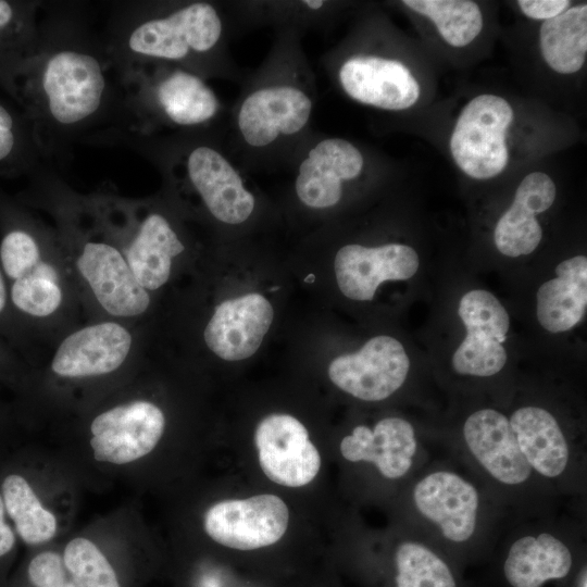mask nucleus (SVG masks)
Masks as SVG:
<instances>
[{
  "label": "nucleus",
  "mask_w": 587,
  "mask_h": 587,
  "mask_svg": "<svg viewBox=\"0 0 587 587\" xmlns=\"http://www.w3.org/2000/svg\"><path fill=\"white\" fill-rule=\"evenodd\" d=\"M122 86L89 10L82 1H41L33 55L17 80L18 108L43 159L64 168L76 143L112 127Z\"/></svg>",
  "instance_id": "obj_1"
},
{
  "label": "nucleus",
  "mask_w": 587,
  "mask_h": 587,
  "mask_svg": "<svg viewBox=\"0 0 587 587\" xmlns=\"http://www.w3.org/2000/svg\"><path fill=\"white\" fill-rule=\"evenodd\" d=\"M0 266L12 311L32 342L74 328L82 301L55 228L1 186Z\"/></svg>",
  "instance_id": "obj_2"
},
{
  "label": "nucleus",
  "mask_w": 587,
  "mask_h": 587,
  "mask_svg": "<svg viewBox=\"0 0 587 587\" xmlns=\"http://www.w3.org/2000/svg\"><path fill=\"white\" fill-rule=\"evenodd\" d=\"M224 34L218 7L198 0L112 1L102 32L120 78L153 65L177 66L205 78L215 73Z\"/></svg>",
  "instance_id": "obj_3"
},
{
  "label": "nucleus",
  "mask_w": 587,
  "mask_h": 587,
  "mask_svg": "<svg viewBox=\"0 0 587 587\" xmlns=\"http://www.w3.org/2000/svg\"><path fill=\"white\" fill-rule=\"evenodd\" d=\"M412 529L463 571L487 564L511 517L465 466L429 461L409 483Z\"/></svg>",
  "instance_id": "obj_4"
},
{
  "label": "nucleus",
  "mask_w": 587,
  "mask_h": 587,
  "mask_svg": "<svg viewBox=\"0 0 587 587\" xmlns=\"http://www.w3.org/2000/svg\"><path fill=\"white\" fill-rule=\"evenodd\" d=\"M553 510L512 519L491 557L487 587H571L587 561L580 525Z\"/></svg>",
  "instance_id": "obj_5"
},
{
  "label": "nucleus",
  "mask_w": 587,
  "mask_h": 587,
  "mask_svg": "<svg viewBox=\"0 0 587 587\" xmlns=\"http://www.w3.org/2000/svg\"><path fill=\"white\" fill-rule=\"evenodd\" d=\"M122 101L115 124L109 128L143 136L209 132L221 102L205 79L188 70L153 65L120 78Z\"/></svg>",
  "instance_id": "obj_6"
},
{
  "label": "nucleus",
  "mask_w": 587,
  "mask_h": 587,
  "mask_svg": "<svg viewBox=\"0 0 587 587\" xmlns=\"http://www.w3.org/2000/svg\"><path fill=\"white\" fill-rule=\"evenodd\" d=\"M453 450L511 519L554 509L557 497L526 461L502 412L482 408L469 414L461 448Z\"/></svg>",
  "instance_id": "obj_7"
},
{
  "label": "nucleus",
  "mask_w": 587,
  "mask_h": 587,
  "mask_svg": "<svg viewBox=\"0 0 587 587\" xmlns=\"http://www.w3.org/2000/svg\"><path fill=\"white\" fill-rule=\"evenodd\" d=\"M517 445L539 479L558 496L582 494L585 453L546 408L523 405L508 416Z\"/></svg>",
  "instance_id": "obj_8"
},
{
  "label": "nucleus",
  "mask_w": 587,
  "mask_h": 587,
  "mask_svg": "<svg viewBox=\"0 0 587 587\" xmlns=\"http://www.w3.org/2000/svg\"><path fill=\"white\" fill-rule=\"evenodd\" d=\"M137 324L101 319L76 326L62 335L49 362L61 379L105 377L137 357Z\"/></svg>",
  "instance_id": "obj_9"
},
{
  "label": "nucleus",
  "mask_w": 587,
  "mask_h": 587,
  "mask_svg": "<svg viewBox=\"0 0 587 587\" xmlns=\"http://www.w3.org/2000/svg\"><path fill=\"white\" fill-rule=\"evenodd\" d=\"M313 111L310 93L298 83L276 79L253 87L236 112V127L242 142L260 150L301 134Z\"/></svg>",
  "instance_id": "obj_10"
},
{
  "label": "nucleus",
  "mask_w": 587,
  "mask_h": 587,
  "mask_svg": "<svg viewBox=\"0 0 587 587\" xmlns=\"http://www.w3.org/2000/svg\"><path fill=\"white\" fill-rule=\"evenodd\" d=\"M513 120L511 105L501 97L480 95L458 117L450 138L458 166L476 179L500 174L508 163L505 133Z\"/></svg>",
  "instance_id": "obj_11"
},
{
  "label": "nucleus",
  "mask_w": 587,
  "mask_h": 587,
  "mask_svg": "<svg viewBox=\"0 0 587 587\" xmlns=\"http://www.w3.org/2000/svg\"><path fill=\"white\" fill-rule=\"evenodd\" d=\"M350 463L371 464L380 477L408 483L429 462L413 424L400 416H387L373 427L357 425L339 445Z\"/></svg>",
  "instance_id": "obj_12"
},
{
  "label": "nucleus",
  "mask_w": 587,
  "mask_h": 587,
  "mask_svg": "<svg viewBox=\"0 0 587 587\" xmlns=\"http://www.w3.org/2000/svg\"><path fill=\"white\" fill-rule=\"evenodd\" d=\"M288 523L287 504L272 494L222 500L211 505L203 516L209 537L237 551H253L278 542Z\"/></svg>",
  "instance_id": "obj_13"
},
{
  "label": "nucleus",
  "mask_w": 587,
  "mask_h": 587,
  "mask_svg": "<svg viewBox=\"0 0 587 587\" xmlns=\"http://www.w3.org/2000/svg\"><path fill=\"white\" fill-rule=\"evenodd\" d=\"M89 429L93 458L121 465L146 457L157 447L165 429V415L149 400L132 399L98 413Z\"/></svg>",
  "instance_id": "obj_14"
},
{
  "label": "nucleus",
  "mask_w": 587,
  "mask_h": 587,
  "mask_svg": "<svg viewBox=\"0 0 587 587\" xmlns=\"http://www.w3.org/2000/svg\"><path fill=\"white\" fill-rule=\"evenodd\" d=\"M410 370L407 352L397 339L380 335L359 351L335 358L328 366L334 385L369 402L392 396L404 384Z\"/></svg>",
  "instance_id": "obj_15"
},
{
  "label": "nucleus",
  "mask_w": 587,
  "mask_h": 587,
  "mask_svg": "<svg viewBox=\"0 0 587 587\" xmlns=\"http://www.w3.org/2000/svg\"><path fill=\"white\" fill-rule=\"evenodd\" d=\"M259 464L275 484L301 487L311 483L321 467V455L305 426L289 414L265 416L254 432Z\"/></svg>",
  "instance_id": "obj_16"
},
{
  "label": "nucleus",
  "mask_w": 587,
  "mask_h": 587,
  "mask_svg": "<svg viewBox=\"0 0 587 587\" xmlns=\"http://www.w3.org/2000/svg\"><path fill=\"white\" fill-rule=\"evenodd\" d=\"M363 165L362 153L350 141L337 137L320 139L298 163L296 195L311 209L332 208L341 199L344 183L357 178Z\"/></svg>",
  "instance_id": "obj_17"
},
{
  "label": "nucleus",
  "mask_w": 587,
  "mask_h": 587,
  "mask_svg": "<svg viewBox=\"0 0 587 587\" xmlns=\"http://www.w3.org/2000/svg\"><path fill=\"white\" fill-rule=\"evenodd\" d=\"M334 265L340 291L349 299L370 301L383 282L411 278L419 268V257L407 245L370 248L353 243L337 251Z\"/></svg>",
  "instance_id": "obj_18"
},
{
  "label": "nucleus",
  "mask_w": 587,
  "mask_h": 587,
  "mask_svg": "<svg viewBox=\"0 0 587 587\" xmlns=\"http://www.w3.org/2000/svg\"><path fill=\"white\" fill-rule=\"evenodd\" d=\"M338 82L353 100L384 110H404L420 97V86L409 68L395 59L353 55L338 68Z\"/></svg>",
  "instance_id": "obj_19"
},
{
  "label": "nucleus",
  "mask_w": 587,
  "mask_h": 587,
  "mask_svg": "<svg viewBox=\"0 0 587 587\" xmlns=\"http://www.w3.org/2000/svg\"><path fill=\"white\" fill-rule=\"evenodd\" d=\"M273 317L272 304L259 294L223 301L204 327V342L225 361L247 359L261 346Z\"/></svg>",
  "instance_id": "obj_20"
},
{
  "label": "nucleus",
  "mask_w": 587,
  "mask_h": 587,
  "mask_svg": "<svg viewBox=\"0 0 587 587\" xmlns=\"http://www.w3.org/2000/svg\"><path fill=\"white\" fill-rule=\"evenodd\" d=\"M433 542L411 528L398 539L372 583L382 587H475Z\"/></svg>",
  "instance_id": "obj_21"
},
{
  "label": "nucleus",
  "mask_w": 587,
  "mask_h": 587,
  "mask_svg": "<svg viewBox=\"0 0 587 587\" xmlns=\"http://www.w3.org/2000/svg\"><path fill=\"white\" fill-rule=\"evenodd\" d=\"M40 0H0V88L17 102V80L34 53Z\"/></svg>",
  "instance_id": "obj_22"
},
{
  "label": "nucleus",
  "mask_w": 587,
  "mask_h": 587,
  "mask_svg": "<svg viewBox=\"0 0 587 587\" xmlns=\"http://www.w3.org/2000/svg\"><path fill=\"white\" fill-rule=\"evenodd\" d=\"M557 277L544 283L537 291V319L551 333L573 328L584 316L587 305V259L577 255L555 267Z\"/></svg>",
  "instance_id": "obj_23"
},
{
  "label": "nucleus",
  "mask_w": 587,
  "mask_h": 587,
  "mask_svg": "<svg viewBox=\"0 0 587 587\" xmlns=\"http://www.w3.org/2000/svg\"><path fill=\"white\" fill-rule=\"evenodd\" d=\"M539 43L547 64L558 73L579 71L587 53V5H575L545 21Z\"/></svg>",
  "instance_id": "obj_24"
},
{
  "label": "nucleus",
  "mask_w": 587,
  "mask_h": 587,
  "mask_svg": "<svg viewBox=\"0 0 587 587\" xmlns=\"http://www.w3.org/2000/svg\"><path fill=\"white\" fill-rule=\"evenodd\" d=\"M0 494L23 542L37 546L52 539L57 533L55 516L42 505L25 475L16 471L5 473L0 480Z\"/></svg>",
  "instance_id": "obj_25"
},
{
  "label": "nucleus",
  "mask_w": 587,
  "mask_h": 587,
  "mask_svg": "<svg viewBox=\"0 0 587 587\" xmlns=\"http://www.w3.org/2000/svg\"><path fill=\"white\" fill-rule=\"evenodd\" d=\"M42 162L32 123L20 108L0 98V176L27 177Z\"/></svg>",
  "instance_id": "obj_26"
},
{
  "label": "nucleus",
  "mask_w": 587,
  "mask_h": 587,
  "mask_svg": "<svg viewBox=\"0 0 587 587\" xmlns=\"http://www.w3.org/2000/svg\"><path fill=\"white\" fill-rule=\"evenodd\" d=\"M402 3L432 20L441 37L453 47L469 45L483 27L480 10L473 1L404 0Z\"/></svg>",
  "instance_id": "obj_27"
},
{
  "label": "nucleus",
  "mask_w": 587,
  "mask_h": 587,
  "mask_svg": "<svg viewBox=\"0 0 587 587\" xmlns=\"http://www.w3.org/2000/svg\"><path fill=\"white\" fill-rule=\"evenodd\" d=\"M62 559L76 587H123L116 569L87 538L77 537L68 541Z\"/></svg>",
  "instance_id": "obj_28"
},
{
  "label": "nucleus",
  "mask_w": 587,
  "mask_h": 587,
  "mask_svg": "<svg viewBox=\"0 0 587 587\" xmlns=\"http://www.w3.org/2000/svg\"><path fill=\"white\" fill-rule=\"evenodd\" d=\"M541 237L536 214L514 200L499 218L494 232L497 249L512 258L532 253Z\"/></svg>",
  "instance_id": "obj_29"
},
{
  "label": "nucleus",
  "mask_w": 587,
  "mask_h": 587,
  "mask_svg": "<svg viewBox=\"0 0 587 587\" xmlns=\"http://www.w3.org/2000/svg\"><path fill=\"white\" fill-rule=\"evenodd\" d=\"M459 315L467 333L491 338L502 344L510 327L507 310L486 290H471L459 303Z\"/></svg>",
  "instance_id": "obj_30"
},
{
  "label": "nucleus",
  "mask_w": 587,
  "mask_h": 587,
  "mask_svg": "<svg viewBox=\"0 0 587 587\" xmlns=\"http://www.w3.org/2000/svg\"><path fill=\"white\" fill-rule=\"evenodd\" d=\"M507 352L495 339L467 333L452 355V366L460 375L489 377L505 365Z\"/></svg>",
  "instance_id": "obj_31"
},
{
  "label": "nucleus",
  "mask_w": 587,
  "mask_h": 587,
  "mask_svg": "<svg viewBox=\"0 0 587 587\" xmlns=\"http://www.w3.org/2000/svg\"><path fill=\"white\" fill-rule=\"evenodd\" d=\"M4 587H76L68 575L62 555L41 551L29 559L23 571Z\"/></svg>",
  "instance_id": "obj_32"
},
{
  "label": "nucleus",
  "mask_w": 587,
  "mask_h": 587,
  "mask_svg": "<svg viewBox=\"0 0 587 587\" xmlns=\"http://www.w3.org/2000/svg\"><path fill=\"white\" fill-rule=\"evenodd\" d=\"M555 198V185L545 173L533 172L525 176L519 185L514 201L521 203L533 213L548 210Z\"/></svg>",
  "instance_id": "obj_33"
},
{
  "label": "nucleus",
  "mask_w": 587,
  "mask_h": 587,
  "mask_svg": "<svg viewBox=\"0 0 587 587\" xmlns=\"http://www.w3.org/2000/svg\"><path fill=\"white\" fill-rule=\"evenodd\" d=\"M0 335L7 339L23 355H27V350L32 341L18 324L9 300V292L3 272L0 266Z\"/></svg>",
  "instance_id": "obj_34"
},
{
  "label": "nucleus",
  "mask_w": 587,
  "mask_h": 587,
  "mask_svg": "<svg viewBox=\"0 0 587 587\" xmlns=\"http://www.w3.org/2000/svg\"><path fill=\"white\" fill-rule=\"evenodd\" d=\"M23 354L0 335V378L12 384L22 382L26 374Z\"/></svg>",
  "instance_id": "obj_35"
},
{
  "label": "nucleus",
  "mask_w": 587,
  "mask_h": 587,
  "mask_svg": "<svg viewBox=\"0 0 587 587\" xmlns=\"http://www.w3.org/2000/svg\"><path fill=\"white\" fill-rule=\"evenodd\" d=\"M517 4L522 12L535 20H550L565 11L567 0H520Z\"/></svg>",
  "instance_id": "obj_36"
},
{
  "label": "nucleus",
  "mask_w": 587,
  "mask_h": 587,
  "mask_svg": "<svg viewBox=\"0 0 587 587\" xmlns=\"http://www.w3.org/2000/svg\"><path fill=\"white\" fill-rule=\"evenodd\" d=\"M7 512L0 494V587L5 586L4 567L5 561L12 555L16 545L14 528L7 522Z\"/></svg>",
  "instance_id": "obj_37"
}]
</instances>
